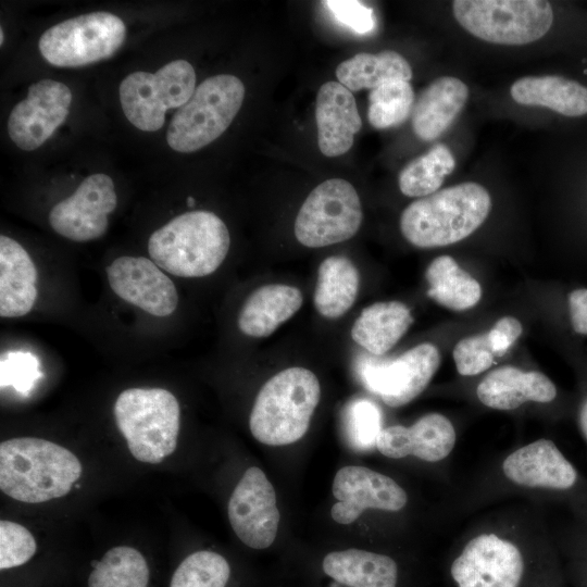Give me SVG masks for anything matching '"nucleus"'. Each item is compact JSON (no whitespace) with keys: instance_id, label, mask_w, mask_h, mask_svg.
Instances as JSON below:
<instances>
[{"instance_id":"obj_13","label":"nucleus","mask_w":587,"mask_h":587,"mask_svg":"<svg viewBox=\"0 0 587 587\" xmlns=\"http://www.w3.org/2000/svg\"><path fill=\"white\" fill-rule=\"evenodd\" d=\"M440 364L438 349L420 344L392 359L359 357L357 372L363 385L391 408L402 407L427 387Z\"/></svg>"},{"instance_id":"obj_37","label":"nucleus","mask_w":587,"mask_h":587,"mask_svg":"<svg viewBox=\"0 0 587 587\" xmlns=\"http://www.w3.org/2000/svg\"><path fill=\"white\" fill-rule=\"evenodd\" d=\"M36 551V540L26 527L12 521L0 522V569L2 572L27 564Z\"/></svg>"},{"instance_id":"obj_45","label":"nucleus","mask_w":587,"mask_h":587,"mask_svg":"<svg viewBox=\"0 0 587 587\" xmlns=\"http://www.w3.org/2000/svg\"><path fill=\"white\" fill-rule=\"evenodd\" d=\"M3 40H4L3 29L1 28V29H0V43H1V45L3 43Z\"/></svg>"},{"instance_id":"obj_14","label":"nucleus","mask_w":587,"mask_h":587,"mask_svg":"<svg viewBox=\"0 0 587 587\" xmlns=\"http://www.w3.org/2000/svg\"><path fill=\"white\" fill-rule=\"evenodd\" d=\"M227 513L232 528L247 547L263 550L274 542L280 514L274 487L261 469L246 470L232 492Z\"/></svg>"},{"instance_id":"obj_21","label":"nucleus","mask_w":587,"mask_h":587,"mask_svg":"<svg viewBox=\"0 0 587 587\" xmlns=\"http://www.w3.org/2000/svg\"><path fill=\"white\" fill-rule=\"evenodd\" d=\"M317 142L326 157L346 153L353 145L362 121L352 92L340 83H324L316 95Z\"/></svg>"},{"instance_id":"obj_17","label":"nucleus","mask_w":587,"mask_h":587,"mask_svg":"<svg viewBox=\"0 0 587 587\" xmlns=\"http://www.w3.org/2000/svg\"><path fill=\"white\" fill-rule=\"evenodd\" d=\"M72 102L70 88L61 82L42 79L28 88L27 97L11 111L8 133L22 150L45 143L65 121Z\"/></svg>"},{"instance_id":"obj_7","label":"nucleus","mask_w":587,"mask_h":587,"mask_svg":"<svg viewBox=\"0 0 587 587\" xmlns=\"http://www.w3.org/2000/svg\"><path fill=\"white\" fill-rule=\"evenodd\" d=\"M117 428L133 457L157 464L177 445L180 410L176 397L163 388H129L114 404Z\"/></svg>"},{"instance_id":"obj_5","label":"nucleus","mask_w":587,"mask_h":587,"mask_svg":"<svg viewBox=\"0 0 587 587\" xmlns=\"http://www.w3.org/2000/svg\"><path fill=\"white\" fill-rule=\"evenodd\" d=\"M230 246L225 223L213 212L190 211L175 216L151 234L152 261L179 277H202L215 272Z\"/></svg>"},{"instance_id":"obj_30","label":"nucleus","mask_w":587,"mask_h":587,"mask_svg":"<svg viewBox=\"0 0 587 587\" xmlns=\"http://www.w3.org/2000/svg\"><path fill=\"white\" fill-rule=\"evenodd\" d=\"M425 278L428 283L427 296L449 310L465 311L480 300L479 283L449 255L433 260Z\"/></svg>"},{"instance_id":"obj_35","label":"nucleus","mask_w":587,"mask_h":587,"mask_svg":"<svg viewBox=\"0 0 587 587\" xmlns=\"http://www.w3.org/2000/svg\"><path fill=\"white\" fill-rule=\"evenodd\" d=\"M345 434L349 445L360 451L376 448V440L384 428L380 409L371 400L354 399L344 411Z\"/></svg>"},{"instance_id":"obj_23","label":"nucleus","mask_w":587,"mask_h":587,"mask_svg":"<svg viewBox=\"0 0 587 587\" xmlns=\"http://www.w3.org/2000/svg\"><path fill=\"white\" fill-rule=\"evenodd\" d=\"M37 268L28 252L14 239L0 236V315L27 314L37 299Z\"/></svg>"},{"instance_id":"obj_3","label":"nucleus","mask_w":587,"mask_h":587,"mask_svg":"<svg viewBox=\"0 0 587 587\" xmlns=\"http://www.w3.org/2000/svg\"><path fill=\"white\" fill-rule=\"evenodd\" d=\"M80 475L77 457L55 442L20 437L0 444V488L17 501L40 503L63 497Z\"/></svg>"},{"instance_id":"obj_29","label":"nucleus","mask_w":587,"mask_h":587,"mask_svg":"<svg viewBox=\"0 0 587 587\" xmlns=\"http://www.w3.org/2000/svg\"><path fill=\"white\" fill-rule=\"evenodd\" d=\"M338 83L350 91L374 89L391 80L409 82L412 70L398 52L384 50L379 53H358L341 62L336 68Z\"/></svg>"},{"instance_id":"obj_36","label":"nucleus","mask_w":587,"mask_h":587,"mask_svg":"<svg viewBox=\"0 0 587 587\" xmlns=\"http://www.w3.org/2000/svg\"><path fill=\"white\" fill-rule=\"evenodd\" d=\"M499 357L489 330L461 339L453 349L455 367L462 376H475L489 370Z\"/></svg>"},{"instance_id":"obj_10","label":"nucleus","mask_w":587,"mask_h":587,"mask_svg":"<svg viewBox=\"0 0 587 587\" xmlns=\"http://www.w3.org/2000/svg\"><path fill=\"white\" fill-rule=\"evenodd\" d=\"M196 89V73L185 60H175L155 73L134 72L121 83L118 95L126 118L138 129L155 132L168 109L183 107Z\"/></svg>"},{"instance_id":"obj_24","label":"nucleus","mask_w":587,"mask_h":587,"mask_svg":"<svg viewBox=\"0 0 587 587\" xmlns=\"http://www.w3.org/2000/svg\"><path fill=\"white\" fill-rule=\"evenodd\" d=\"M467 98V86L455 77L441 76L432 82L414 102V134L425 141L438 138L461 112Z\"/></svg>"},{"instance_id":"obj_40","label":"nucleus","mask_w":587,"mask_h":587,"mask_svg":"<svg viewBox=\"0 0 587 587\" xmlns=\"http://www.w3.org/2000/svg\"><path fill=\"white\" fill-rule=\"evenodd\" d=\"M567 312L572 330L587 336V288H575L569 292Z\"/></svg>"},{"instance_id":"obj_1","label":"nucleus","mask_w":587,"mask_h":587,"mask_svg":"<svg viewBox=\"0 0 587 587\" xmlns=\"http://www.w3.org/2000/svg\"><path fill=\"white\" fill-rule=\"evenodd\" d=\"M521 503L483 515L458 538L449 567L455 587H523L532 560L557 549L540 511Z\"/></svg>"},{"instance_id":"obj_8","label":"nucleus","mask_w":587,"mask_h":587,"mask_svg":"<svg viewBox=\"0 0 587 587\" xmlns=\"http://www.w3.org/2000/svg\"><path fill=\"white\" fill-rule=\"evenodd\" d=\"M245 98L242 82L229 74L203 80L180 107L167 127L168 146L178 152H193L211 143L230 125Z\"/></svg>"},{"instance_id":"obj_6","label":"nucleus","mask_w":587,"mask_h":587,"mask_svg":"<svg viewBox=\"0 0 587 587\" xmlns=\"http://www.w3.org/2000/svg\"><path fill=\"white\" fill-rule=\"evenodd\" d=\"M321 386L304 367H289L271 377L252 407L249 427L267 446H285L301 439L320 402Z\"/></svg>"},{"instance_id":"obj_42","label":"nucleus","mask_w":587,"mask_h":587,"mask_svg":"<svg viewBox=\"0 0 587 587\" xmlns=\"http://www.w3.org/2000/svg\"><path fill=\"white\" fill-rule=\"evenodd\" d=\"M555 542L587 558V525L575 522L553 533Z\"/></svg>"},{"instance_id":"obj_12","label":"nucleus","mask_w":587,"mask_h":587,"mask_svg":"<svg viewBox=\"0 0 587 587\" xmlns=\"http://www.w3.org/2000/svg\"><path fill=\"white\" fill-rule=\"evenodd\" d=\"M362 218L354 187L342 178H330L309 193L297 214L294 232L301 245L321 248L353 237Z\"/></svg>"},{"instance_id":"obj_44","label":"nucleus","mask_w":587,"mask_h":587,"mask_svg":"<svg viewBox=\"0 0 587 587\" xmlns=\"http://www.w3.org/2000/svg\"><path fill=\"white\" fill-rule=\"evenodd\" d=\"M575 416L579 433L587 445V390H585L576 404Z\"/></svg>"},{"instance_id":"obj_39","label":"nucleus","mask_w":587,"mask_h":587,"mask_svg":"<svg viewBox=\"0 0 587 587\" xmlns=\"http://www.w3.org/2000/svg\"><path fill=\"white\" fill-rule=\"evenodd\" d=\"M322 3L340 24L355 33L366 34L375 27L373 10L360 1L328 0Z\"/></svg>"},{"instance_id":"obj_31","label":"nucleus","mask_w":587,"mask_h":587,"mask_svg":"<svg viewBox=\"0 0 587 587\" xmlns=\"http://www.w3.org/2000/svg\"><path fill=\"white\" fill-rule=\"evenodd\" d=\"M151 567L146 557L129 546L109 549L93 561L87 587H150Z\"/></svg>"},{"instance_id":"obj_18","label":"nucleus","mask_w":587,"mask_h":587,"mask_svg":"<svg viewBox=\"0 0 587 587\" xmlns=\"http://www.w3.org/2000/svg\"><path fill=\"white\" fill-rule=\"evenodd\" d=\"M107 276L116 296L151 315L163 317L176 310L175 285L148 258H116L107 266Z\"/></svg>"},{"instance_id":"obj_20","label":"nucleus","mask_w":587,"mask_h":587,"mask_svg":"<svg viewBox=\"0 0 587 587\" xmlns=\"http://www.w3.org/2000/svg\"><path fill=\"white\" fill-rule=\"evenodd\" d=\"M477 400L486 408L515 411L526 404H554L560 392L544 373L503 365L487 373L476 385Z\"/></svg>"},{"instance_id":"obj_22","label":"nucleus","mask_w":587,"mask_h":587,"mask_svg":"<svg viewBox=\"0 0 587 587\" xmlns=\"http://www.w3.org/2000/svg\"><path fill=\"white\" fill-rule=\"evenodd\" d=\"M329 587H399V563L389 554L359 548L326 553L320 564Z\"/></svg>"},{"instance_id":"obj_4","label":"nucleus","mask_w":587,"mask_h":587,"mask_svg":"<svg viewBox=\"0 0 587 587\" xmlns=\"http://www.w3.org/2000/svg\"><path fill=\"white\" fill-rule=\"evenodd\" d=\"M490 209L491 198L485 187L462 183L410 203L401 214L400 229L419 248L448 246L474 233Z\"/></svg>"},{"instance_id":"obj_41","label":"nucleus","mask_w":587,"mask_h":587,"mask_svg":"<svg viewBox=\"0 0 587 587\" xmlns=\"http://www.w3.org/2000/svg\"><path fill=\"white\" fill-rule=\"evenodd\" d=\"M498 352L502 357L523 332L522 324L513 316H504L489 329Z\"/></svg>"},{"instance_id":"obj_2","label":"nucleus","mask_w":587,"mask_h":587,"mask_svg":"<svg viewBox=\"0 0 587 587\" xmlns=\"http://www.w3.org/2000/svg\"><path fill=\"white\" fill-rule=\"evenodd\" d=\"M513 498L566 507L587 525V477L549 438H538L489 462L466 486L459 504L474 511Z\"/></svg>"},{"instance_id":"obj_38","label":"nucleus","mask_w":587,"mask_h":587,"mask_svg":"<svg viewBox=\"0 0 587 587\" xmlns=\"http://www.w3.org/2000/svg\"><path fill=\"white\" fill-rule=\"evenodd\" d=\"M40 376L39 361L29 352H9L1 360V387L13 386L27 394Z\"/></svg>"},{"instance_id":"obj_33","label":"nucleus","mask_w":587,"mask_h":587,"mask_svg":"<svg viewBox=\"0 0 587 587\" xmlns=\"http://www.w3.org/2000/svg\"><path fill=\"white\" fill-rule=\"evenodd\" d=\"M233 574L232 564L223 554L198 550L178 563L168 587H230Z\"/></svg>"},{"instance_id":"obj_25","label":"nucleus","mask_w":587,"mask_h":587,"mask_svg":"<svg viewBox=\"0 0 587 587\" xmlns=\"http://www.w3.org/2000/svg\"><path fill=\"white\" fill-rule=\"evenodd\" d=\"M513 100L539 105L570 118L587 116V86L562 75L525 76L511 86Z\"/></svg>"},{"instance_id":"obj_32","label":"nucleus","mask_w":587,"mask_h":587,"mask_svg":"<svg viewBox=\"0 0 587 587\" xmlns=\"http://www.w3.org/2000/svg\"><path fill=\"white\" fill-rule=\"evenodd\" d=\"M454 166L455 160L450 149L437 143L404 166L399 174V188L408 197L429 196L437 191Z\"/></svg>"},{"instance_id":"obj_28","label":"nucleus","mask_w":587,"mask_h":587,"mask_svg":"<svg viewBox=\"0 0 587 587\" xmlns=\"http://www.w3.org/2000/svg\"><path fill=\"white\" fill-rule=\"evenodd\" d=\"M360 275L353 262L341 255L328 257L317 271L314 307L326 319H338L353 305Z\"/></svg>"},{"instance_id":"obj_43","label":"nucleus","mask_w":587,"mask_h":587,"mask_svg":"<svg viewBox=\"0 0 587 587\" xmlns=\"http://www.w3.org/2000/svg\"><path fill=\"white\" fill-rule=\"evenodd\" d=\"M557 547L563 550L571 559V567L577 576L579 586L587 587V558L565 546L557 544Z\"/></svg>"},{"instance_id":"obj_34","label":"nucleus","mask_w":587,"mask_h":587,"mask_svg":"<svg viewBox=\"0 0 587 587\" xmlns=\"http://www.w3.org/2000/svg\"><path fill=\"white\" fill-rule=\"evenodd\" d=\"M414 91L409 82L391 80L369 93L367 118L377 129L402 124L413 110Z\"/></svg>"},{"instance_id":"obj_47","label":"nucleus","mask_w":587,"mask_h":587,"mask_svg":"<svg viewBox=\"0 0 587 587\" xmlns=\"http://www.w3.org/2000/svg\"><path fill=\"white\" fill-rule=\"evenodd\" d=\"M587 390V389H586Z\"/></svg>"},{"instance_id":"obj_27","label":"nucleus","mask_w":587,"mask_h":587,"mask_svg":"<svg viewBox=\"0 0 587 587\" xmlns=\"http://www.w3.org/2000/svg\"><path fill=\"white\" fill-rule=\"evenodd\" d=\"M414 322L411 310L400 301L366 307L351 328L352 339L374 355L388 352Z\"/></svg>"},{"instance_id":"obj_46","label":"nucleus","mask_w":587,"mask_h":587,"mask_svg":"<svg viewBox=\"0 0 587 587\" xmlns=\"http://www.w3.org/2000/svg\"><path fill=\"white\" fill-rule=\"evenodd\" d=\"M187 202H188L189 205H192L195 200H193L192 197H188Z\"/></svg>"},{"instance_id":"obj_15","label":"nucleus","mask_w":587,"mask_h":587,"mask_svg":"<svg viewBox=\"0 0 587 587\" xmlns=\"http://www.w3.org/2000/svg\"><path fill=\"white\" fill-rule=\"evenodd\" d=\"M116 204L112 178L105 174H92L80 183L73 195L51 209L49 224L64 238L77 242L90 241L105 234L108 215Z\"/></svg>"},{"instance_id":"obj_19","label":"nucleus","mask_w":587,"mask_h":587,"mask_svg":"<svg viewBox=\"0 0 587 587\" xmlns=\"http://www.w3.org/2000/svg\"><path fill=\"white\" fill-rule=\"evenodd\" d=\"M457 432L444 414L427 413L410 426L384 427L376 440V449L386 458L414 457L428 463L446 460L453 452Z\"/></svg>"},{"instance_id":"obj_16","label":"nucleus","mask_w":587,"mask_h":587,"mask_svg":"<svg viewBox=\"0 0 587 587\" xmlns=\"http://www.w3.org/2000/svg\"><path fill=\"white\" fill-rule=\"evenodd\" d=\"M333 495L337 501L330 515L344 525L353 523L367 509L397 513L409 502L408 492L394 478L359 465H348L336 473Z\"/></svg>"},{"instance_id":"obj_9","label":"nucleus","mask_w":587,"mask_h":587,"mask_svg":"<svg viewBox=\"0 0 587 587\" xmlns=\"http://www.w3.org/2000/svg\"><path fill=\"white\" fill-rule=\"evenodd\" d=\"M459 24L488 42L519 46L544 37L554 23V11L542 0H455Z\"/></svg>"},{"instance_id":"obj_11","label":"nucleus","mask_w":587,"mask_h":587,"mask_svg":"<svg viewBox=\"0 0 587 587\" xmlns=\"http://www.w3.org/2000/svg\"><path fill=\"white\" fill-rule=\"evenodd\" d=\"M126 37L124 22L109 12H93L48 28L39 39V51L50 64L78 67L112 57Z\"/></svg>"},{"instance_id":"obj_26","label":"nucleus","mask_w":587,"mask_h":587,"mask_svg":"<svg viewBox=\"0 0 587 587\" xmlns=\"http://www.w3.org/2000/svg\"><path fill=\"white\" fill-rule=\"evenodd\" d=\"M302 301V294L297 287L280 284L261 286L243 303L238 327L249 337H267L301 308Z\"/></svg>"}]
</instances>
